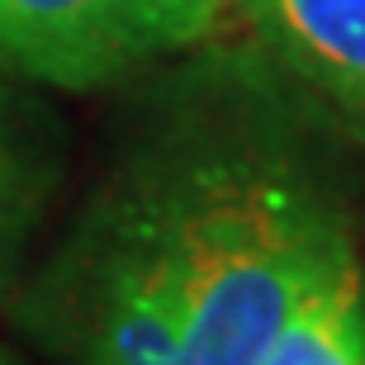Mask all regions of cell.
<instances>
[{"instance_id": "1", "label": "cell", "mask_w": 365, "mask_h": 365, "mask_svg": "<svg viewBox=\"0 0 365 365\" xmlns=\"http://www.w3.org/2000/svg\"><path fill=\"white\" fill-rule=\"evenodd\" d=\"M351 252L309 152L266 100L200 105L119 166L53 284L81 365H257Z\"/></svg>"}, {"instance_id": "3", "label": "cell", "mask_w": 365, "mask_h": 365, "mask_svg": "<svg viewBox=\"0 0 365 365\" xmlns=\"http://www.w3.org/2000/svg\"><path fill=\"white\" fill-rule=\"evenodd\" d=\"M284 62L365 123V0H252Z\"/></svg>"}, {"instance_id": "6", "label": "cell", "mask_w": 365, "mask_h": 365, "mask_svg": "<svg viewBox=\"0 0 365 365\" xmlns=\"http://www.w3.org/2000/svg\"><path fill=\"white\" fill-rule=\"evenodd\" d=\"M0 365H14V361H10V356H5V351H0Z\"/></svg>"}, {"instance_id": "2", "label": "cell", "mask_w": 365, "mask_h": 365, "mask_svg": "<svg viewBox=\"0 0 365 365\" xmlns=\"http://www.w3.org/2000/svg\"><path fill=\"white\" fill-rule=\"evenodd\" d=\"M223 0H0V76L95 91L214 34Z\"/></svg>"}, {"instance_id": "4", "label": "cell", "mask_w": 365, "mask_h": 365, "mask_svg": "<svg viewBox=\"0 0 365 365\" xmlns=\"http://www.w3.org/2000/svg\"><path fill=\"white\" fill-rule=\"evenodd\" d=\"M257 365H365V284L356 252L304 294Z\"/></svg>"}, {"instance_id": "5", "label": "cell", "mask_w": 365, "mask_h": 365, "mask_svg": "<svg viewBox=\"0 0 365 365\" xmlns=\"http://www.w3.org/2000/svg\"><path fill=\"white\" fill-rule=\"evenodd\" d=\"M53 176L57 162L48 128L0 76V280L38 223L43 204L53 195Z\"/></svg>"}]
</instances>
